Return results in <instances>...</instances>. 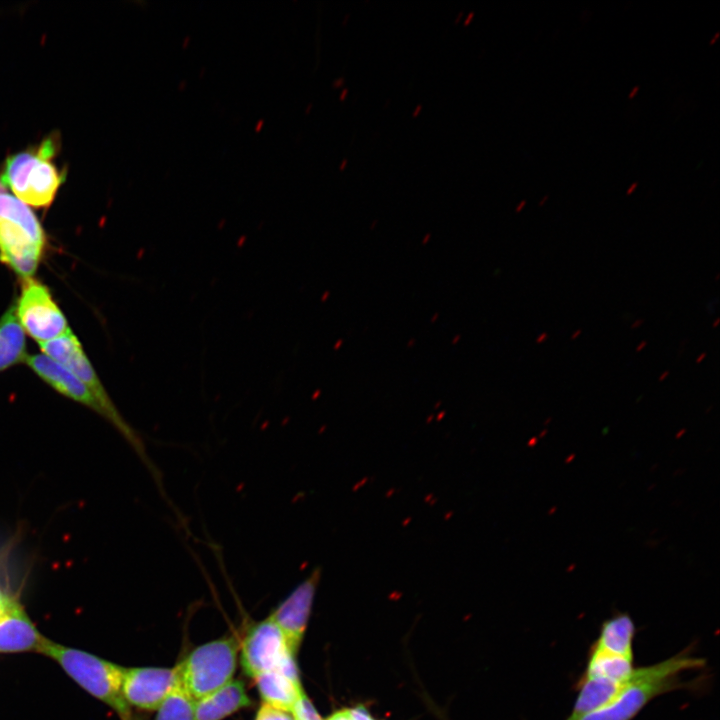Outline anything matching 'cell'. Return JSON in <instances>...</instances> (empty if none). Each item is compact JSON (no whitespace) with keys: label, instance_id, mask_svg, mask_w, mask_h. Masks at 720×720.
I'll use <instances>...</instances> for the list:
<instances>
[{"label":"cell","instance_id":"cell-1","mask_svg":"<svg viewBox=\"0 0 720 720\" xmlns=\"http://www.w3.org/2000/svg\"><path fill=\"white\" fill-rule=\"evenodd\" d=\"M705 667V660L682 651L661 662L635 668L617 694L604 706L579 715L570 714L565 720H633L654 698L688 687L683 676L688 671Z\"/></svg>","mask_w":720,"mask_h":720},{"label":"cell","instance_id":"cell-2","mask_svg":"<svg viewBox=\"0 0 720 720\" xmlns=\"http://www.w3.org/2000/svg\"><path fill=\"white\" fill-rule=\"evenodd\" d=\"M38 653L54 660L81 688L112 708L121 720L133 718L131 707L122 695L125 667L46 637Z\"/></svg>","mask_w":720,"mask_h":720},{"label":"cell","instance_id":"cell-3","mask_svg":"<svg viewBox=\"0 0 720 720\" xmlns=\"http://www.w3.org/2000/svg\"><path fill=\"white\" fill-rule=\"evenodd\" d=\"M38 344L43 354L65 367L90 389L101 405L102 417L119 431L149 470L157 486L162 487L160 472L148 456L142 439L118 412L73 332L68 330L53 340Z\"/></svg>","mask_w":720,"mask_h":720},{"label":"cell","instance_id":"cell-4","mask_svg":"<svg viewBox=\"0 0 720 720\" xmlns=\"http://www.w3.org/2000/svg\"><path fill=\"white\" fill-rule=\"evenodd\" d=\"M46 243L44 230L20 199L0 192V260L22 279L35 273Z\"/></svg>","mask_w":720,"mask_h":720},{"label":"cell","instance_id":"cell-5","mask_svg":"<svg viewBox=\"0 0 720 720\" xmlns=\"http://www.w3.org/2000/svg\"><path fill=\"white\" fill-rule=\"evenodd\" d=\"M56 142L47 138L37 148L14 154L5 162L1 181L18 199L34 207H47L64 180L52 158Z\"/></svg>","mask_w":720,"mask_h":720},{"label":"cell","instance_id":"cell-6","mask_svg":"<svg viewBox=\"0 0 720 720\" xmlns=\"http://www.w3.org/2000/svg\"><path fill=\"white\" fill-rule=\"evenodd\" d=\"M239 649L233 637L213 640L196 647L177 665L180 679L194 700L232 680Z\"/></svg>","mask_w":720,"mask_h":720},{"label":"cell","instance_id":"cell-7","mask_svg":"<svg viewBox=\"0 0 720 720\" xmlns=\"http://www.w3.org/2000/svg\"><path fill=\"white\" fill-rule=\"evenodd\" d=\"M240 650L242 668L252 678L273 670L298 673L295 656L282 631L269 617L250 628Z\"/></svg>","mask_w":720,"mask_h":720},{"label":"cell","instance_id":"cell-8","mask_svg":"<svg viewBox=\"0 0 720 720\" xmlns=\"http://www.w3.org/2000/svg\"><path fill=\"white\" fill-rule=\"evenodd\" d=\"M15 306L22 328L38 343L53 340L70 330L49 289L32 277L22 279Z\"/></svg>","mask_w":720,"mask_h":720},{"label":"cell","instance_id":"cell-9","mask_svg":"<svg viewBox=\"0 0 720 720\" xmlns=\"http://www.w3.org/2000/svg\"><path fill=\"white\" fill-rule=\"evenodd\" d=\"M320 576V569H314L268 616L282 631L294 656L306 630Z\"/></svg>","mask_w":720,"mask_h":720},{"label":"cell","instance_id":"cell-10","mask_svg":"<svg viewBox=\"0 0 720 720\" xmlns=\"http://www.w3.org/2000/svg\"><path fill=\"white\" fill-rule=\"evenodd\" d=\"M177 666L124 669L122 695L126 703L141 710H157L177 679Z\"/></svg>","mask_w":720,"mask_h":720},{"label":"cell","instance_id":"cell-11","mask_svg":"<svg viewBox=\"0 0 720 720\" xmlns=\"http://www.w3.org/2000/svg\"><path fill=\"white\" fill-rule=\"evenodd\" d=\"M44 639L19 600L12 596L0 610V653H38Z\"/></svg>","mask_w":720,"mask_h":720},{"label":"cell","instance_id":"cell-12","mask_svg":"<svg viewBox=\"0 0 720 720\" xmlns=\"http://www.w3.org/2000/svg\"><path fill=\"white\" fill-rule=\"evenodd\" d=\"M25 362L34 373L57 392L103 416L101 405L94 394L65 367L43 353L27 355Z\"/></svg>","mask_w":720,"mask_h":720},{"label":"cell","instance_id":"cell-13","mask_svg":"<svg viewBox=\"0 0 720 720\" xmlns=\"http://www.w3.org/2000/svg\"><path fill=\"white\" fill-rule=\"evenodd\" d=\"M254 679L263 703L290 713L305 694L298 673L273 670Z\"/></svg>","mask_w":720,"mask_h":720},{"label":"cell","instance_id":"cell-14","mask_svg":"<svg viewBox=\"0 0 720 720\" xmlns=\"http://www.w3.org/2000/svg\"><path fill=\"white\" fill-rule=\"evenodd\" d=\"M250 704L244 683L231 680L216 691L195 700V719L222 720Z\"/></svg>","mask_w":720,"mask_h":720},{"label":"cell","instance_id":"cell-15","mask_svg":"<svg viewBox=\"0 0 720 720\" xmlns=\"http://www.w3.org/2000/svg\"><path fill=\"white\" fill-rule=\"evenodd\" d=\"M633 658L591 646L582 677L623 685L634 671Z\"/></svg>","mask_w":720,"mask_h":720},{"label":"cell","instance_id":"cell-16","mask_svg":"<svg viewBox=\"0 0 720 720\" xmlns=\"http://www.w3.org/2000/svg\"><path fill=\"white\" fill-rule=\"evenodd\" d=\"M636 628L632 618L621 613L602 623L593 646L618 655L634 658L633 641Z\"/></svg>","mask_w":720,"mask_h":720},{"label":"cell","instance_id":"cell-17","mask_svg":"<svg viewBox=\"0 0 720 720\" xmlns=\"http://www.w3.org/2000/svg\"><path fill=\"white\" fill-rule=\"evenodd\" d=\"M26 356L25 334L13 304L0 318V372L25 361Z\"/></svg>","mask_w":720,"mask_h":720},{"label":"cell","instance_id":"cell-18","mask_svg":"<svg viewBox=\"0 0 720 720\" xmlns=\"http://www.w3.org/2000/svg\"><path fill=\"white\" fill-rule=\"evenodd\" d=\"M194 704L195 700L184 687L178 672L175 684L157 709L155 720H196Z\"/></svg>","mask_w":720,"mask_h":720},{"label":"cell","instance_id":"cell-19","mask_svg":"<svg viewBox=\"0 0 720 720\" xmlns=\"http://www.w3.org/2000/svg\"><path fill=\"white\" fill-rule=\"evenodd\" d=\"M255 720H295L292 713L262 703Z\"/></svg>","mask_w":720,"mask_h":720},{"label":"cell","instance_id":"cell-20","mask_svg":"<svg viewBox=\"0 0 720 720\" xmlns=\"http://www.w3.org/2000/svg\"><path fill=\"white\" fill-rule=\"evenodd\" d=\"M348 712L352 720H376L363 705L348 709Z\"/></svg>","mask_w":720,"mask_h":720},{"label":"cell","instance_id":"cell-21","mask_svg":"<svg viewBox=\"0 0 720 720\" xmlns=\"http://www.w3.org/2000/svg\"><path fill=\"white\" fill-rule=\"evenodd\" d=\"M326 720H352L348 709H342L331 714Z\"/></svg>","mask_w":720,"mask_h":720},{"label":"cell","instance_id":"cell-22","mask_svg":"<svg viewBox=\"0 0 720 720\" xmlns=\"http://www.w3.org/2000/svg\"><path fill=\"white\" fill-rule=\"evenodd\" d=\"M12 596L4 592L0 586V610L8 603Z\"/></svg>","mask_w":720,"mask_h":720},{"label":"cell","instance_id":"cell-23","mask_svg":"<svg viewBox=\"0 0 720 720\" xmlns=\"http://www.w3.org/2000/svg\"><path fill=\"white\" fill-rule=\"evenodd\" d=\"M547 339H548V334L546 332H543L537 336L535 341L537 344H541V343L545 342Z\"/></svg>","mask_w":720,"mask_h":720},{"label":"cell","instance_id":"cell-24","mask_svg":"<svg viewBox=\"0 0 720 720\" xmlns=\"http://www.w3.org/2000/svg\"><path fill=\"white\" fill-rule=\"evenodd\" d=\"M644 323V319H637L631 324V329H637Z\"/></svg>","mask_w":720,"mask_h":720},{"label":"cell","instance_id":"cell-25","mask_svg":"<svg viewBox=\"0 0 720 720\" xmlns=\"http://www.w3.org/2000/svg\"><path fill=\"white\" fill-rule=\"evenodd\" d=\"M646 345H647L646 340L641 341L636 347V352L642 351L646 347Z\"/></svg>","mask_w":720,"mask_h":720},{"label":"cell","instance_id":"cell-26","mask_svg":"<svg viewBox=\"0 0 720 720\" xmlns=\"http://www.w3.org/2000/svg\"><path fill=\"white\" fill-rule=\"evenodd\" d=\"M581 333H582V330H581V329H577L576 331H574V332L572 333V335L570 336V339H571V340H576V339L581 335Z\"/></svg>","mask_w":720,"mask_h":720},{"label":"cell","instance_id":"cell-27","mask_svg":"<svg viewBox=\"0 0 720 720\" xmlns=\"http://www.w3.org/2000/svg\"><path fill=\"white\" fill-rule=\"evenodd\" d=\"M669 374H670V371H669V370H665V371H664L663 373H661V375L658 377V381H660V382L664 381V380L667 378V376H669Z\"/></svg>","mask_w":720,"mask_h":720},{"label":"cell","instance_id":"cell-28","mask_svg":"<svg viewBox=\"0 0 720 720\" xmlns=\"http://www.w3.org/2000/svg\"><path fill=\"white\" fill-rule=\"evenodd\" d=\"M707 354L706 352H702L697 358H696V364H700L705 358Z\"/></svg>","mask_w":720,"mask_h":720},{"label":"cell","instance_id":"cell-29","mask_svg":"<svg viewBox=\"0 0 720 720\" xmlns=\"http://www.w3.org/2000/svg\"><path fill=\"white\" fill-rule=\"evenodd\" d=\"M525 205H526V201H525V200H522V201L517 205L515 211H516L517 213H519V212L523 209V207H524Z\"/></svg>","mask_w":720,"mask_h":720},{"label":"cell","instance_id":"cell-30","mask_svg":"<svg viewBox=\"0 0 720 720\" xmlns=\"http://www.w3.org/2000/svg\"><path fill=\"white\" fill-rule=\"evenodd\" d=\"M636 187H637V183H633V184L627 189L626 194H627V195L632 194L633 191L636 189Z\"/></svg>","mask_w":720,"mask_h":720},{"label":"cell","instance_id":"cell-31","mask_svg":"<svg viewBox=\"0 0 720 720\" xmlns=\"http://www.w3.org/2000/svg\"><path fill=\"white\" fill-rule=\"evenodd\" d=\"M638 90H639L638 87H634L633 90L629 93V98L630 99L633 98L635 96V94L638 92Z\"/></svg>","mask_w":720,"mask_h":720},{"label":"cell","instance_id":"cell-32","mask_svg":"<svg viewBox=\"0 0 720 720\" xmlns=\"http://www.w3.org/2000/svg\"><path fill=\"white\" fill-rule=\"evenodd\" d=\"M547 200H548V196L546 195V196H544L543 198H541V200L539 201L538 205H539L540 207H542V206L547 202Z\"/></svg>","mask_w":720,"mask_h":720},{"label":"cell","instance_id":"cell-33","mask_svg":"<svg viewBox=\"0 0 720 720\" xmlns=\"http://www.w3.org/2000/svg\"><path fill=\"white\" fill-rule=\"evenodd\" d=\"M264 124L263 119L259 120V122L255 126V130L259 131L261 129V126Z\"/></svg>","mask_w":720,"mask_h":720},{"label":"cell","instance_id":"cell-34","mask_svg":"<svg viewBox=\"0 0 720 720\" xmlns=\"http://www.w3.org/2000/svg\"><path fill=\"white\" fill-rule=\"evenodd\" d=\"M189 41H190V37H189V36H186V37L183 39V47H184V48L187 47Z\"/></svg>","mask_w":720,"mask_h":720},{"label":"cell","instance_id":"cell-35","mask_svg":"<svg viewBox=\"0 0 720 720\" xmlns=\"http://www.w3.org/2000/svg\"><path fill=\"white\" fill-rule=\"evenodd\" d=\"M719 323H720V318H716V319L714 320V322L712 323V327H713V328H716V327L719 325Z\"/></svg>","mask_w":720,"mask_h":720},{"label":"cell","instance_id":"cell-36","mask_svg":"<svg viewBox=\"0 0 720 720\" xmlns=\"http://www.w3.org/2000/svg\"><path fill=\"white\" fill-rule=\"evenodd\" d=\"M719 36H720V34H719V33H716L715 36H714V38L711 39L710 45L714 44V43L716 42V40L718 39Z\"/></svg>","mask_w":720,"mask_h":720},{"label":"cell","instance_id":"cell-37","mask_svg":"<svg viewBox=\"0 0 720 720\" xmlns=\"http://www.w3.org/2000/svg\"><path fill=\"white\" fill-rule=\"evenodd\" d=\"M185 87H186V81L185 80L181 81V83L179 84V89L183 90V89H185Z\"/></svg>","mask_w":720,"mask_h":720},{"label":"cell","instance_id":"cell-38","mask_svg":"<svg viewBox=\"0 0 720 720\" xmlns=\"http://www.w3.org/2000/svg\"><path fill=\"white\" fill-rule=\"evenodd\" d=\"M719 276H720L719 274H717V275H716V277H715V281H718V279H719Z\"/></svg>","mask_w":720,"mask_h":720},{"label":"cell","instance_id":"cell-39","mask_svg":"<svg viewBox=\"0 0 720 720\" xmlns=\"http://www.w3.org/2000/svg\"><path fill=\"white\" fill-rule=\"evenodd\" d=\"M458 339H459V336L455 337L453 340V343H455V341H457Z\"/></svg>","mask_w":720,"mask_h":720},{"label":"cell","instance_id":"cell-40","mask_svg":"<svg viewBox=\"0 0 720 720\" xmlns=\"http://www.w3.org/2000/svg\"><path fill=\"white\" fill-rule=\"evenodd\" d=\"M295 719V718H294ZM296 720V719H295Z\"/></svg>","mask_w":720,"mask_h":720}]
</instances>
